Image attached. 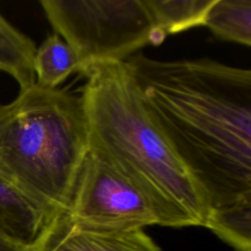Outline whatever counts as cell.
Wrapping results in <instances>:
<instances>
[{
	"label": "cell",
	"mask_w": 251,
	"mask_h": 251,
	"mask_svg": "<svg viewBox=\"0 0 251 251\" xmlns=\"http://www.w3.org/2000/svg\"><path fill=\"white\" fill-rule=\"evenodd\" d=\"M126 62L209 210L251 198V71L207 58Z\"/></svg>",
	"instance_id": "cell-1"
},
{
	"label": "cell",
	"mask_w": 251,
	"mask_h": 251,
	"mask_svg": "<svg viewBox=\"0 0 251 251\" xmlns=\"http://www.w3.org/2000/svg\"><path fill=\"white\" fill-rule=\"evenodd\" d=\"M81 74L89 150L145 193L166 226H205L207 200L149 116L126 62L92 64Z\"/></svg>",
	"instance_id": "cell-2"
},
{
	"label": "cell",
	"mask_w": 251,
	"mask_h": 251,
	"mask_svg": "<svg viewBox=\"0 0 251 251\" xmlns=\"http://www.w3.org/2000/svg\"><path fill=\"white\" fill-rule=\"evenodd\" d=\"M88 150L79 95L35 83L0 104V177L46 210H68Z\"/></svg>",
	"instance_id": "cell-3"
},
{
	"label": "cell",
	"mask_w": 251,
	"mask_h": 251,
	"mask_svg": "<svg viewBox=\"0 0 251 251\" xmlns=\"http://www.w3.org/2000/svg\"><path fill=\"white\" fill-rule=\"evenodd\" d=\"M53 27L75 51L80 73L88 66L126 62L157 33L144 0H40Z\"/></svg>",
	"instance_id": "cell-4"
},
{
	"label": "cell",
	"mask_w": 251,
	"mask_h": 251,
	"mask_svg": "<svg viewBox=\"0 0 251 251\" xmlns=\"http://www.w3.org/2000/svg\"><path fill=\"white\" fill-rule=\"evenodd\" d=\"M75 224L102 229H133L166 221L150 198L109 162L88 150L68 210Z\"/></svg>",
	"instance_id": "cell-5"
},
{
	"label": "cell",
	"mask_w": 251,
	"mask_h": 251,
	"mask_svg": "<svg viewBox=\"0 0 251 251\" xmlns=\"http://www.w3.org/2000/svg\"><path fill=\"white\" fill-rule=\"evenodd\" d=\"M32 251H161L142 230L81 226L66 212L46 228Z\"/></svg>",
	"instance_id": "cell-6"
},
{
	"label": "cell",
	"mask_w": 251,
	"mask_h": 251,
	"mask_svg": "<svg viewBox=\"0 0 251 251\" xmlns=\"http://www.w3.org/2000/svg\"><path fill=\"white\" fill-rule=\"evenodd\" d=\"M58 215L0 177V235L32 250Z\"/></svg>",
	"instance_id": "cell-7"
},
{
	"label": "cell",
	"mask_w": 251,
	"mask_h": 251,
	"mask_svg": "<svg viewBox=\"0 0 251 251\" xmlns=\"http://www.w3.org/2000/svg\"><path fill=\"white\" fill-rule=\"evenodd\" d=\"M35 51L33 40L0 13V72L11 75L19 84L20 90L35 84Z\"/></svg>",
	"instance_id": "cell-8"
},
{
	"label": "cell",
	"mask_w": 251,
	"mask_h": 251,
	"mask_svg": "<svg viewBox=\"0 0 251 251\" xmlns=\"http://www.w3.org/2000/svg\"><path fill=\"white\" fill-rule=\"evenodd\" d=\"M215 0H144L159 36L204 25L209 9Z\"/></svg>",
	"instance_id": "cell-9"
},
{
	"label": "cell",
	"mask_w": 251,
	"mask_h": 251,
	"mask_svg": "<svg viewBox=\"0 0 251 251\" xmlns=\"http://www.w3.org/2000/svg\"><path fill=\"white\" fill-rule=\"evenodd\" d=\"M33 70L35 83L53 89L73 73H80L81 66L72 47L54 32L36 47Z\"/></svg>",
	"instance_id": "cell-10"
},
{
	"label": "cell",
	"mask_w": 251,
	"mask_h": 251,
	"mask_svg": "<svg viewBox=\"0 0 251 251\" xmlns=\"http://www.w3.org/2000/svg\"><path fill=\"white\" fill-rule=\"evenodd\" d=\"M221 40L251 45V0H215L205 24Z\"/></svg>",
	"instance_id": "cell-11"
},
{
	"label": "cell",
	"mask_w": 251,
	"mask_h": 251,
	"mask_svg": "<svg viewBox=\"0 0 251 251\" xmlns=\"http://www.w3.org/2000/svg\"><path fill=\"white\" fill-rule=\"evenodd\" d=\"M205 226L237 251H251V198L211 210Z\"/></svg>",
	"instance_id": "cell-12"
},
{
	"label": "cell",
	"mask_w": 251,
	"mask_h": 251,
	"mask_svg": "<svg viewBox=\"0 0 251 251\" xmlns=\"http://www.w3.org/2000/svg\"><path fill=\"white\" fill-rule=\"evenodd\" d=\"M0 251H32L0 235Z\"/></svg>",
	"instance_id": "cell-13"
}]
</instances>
